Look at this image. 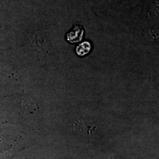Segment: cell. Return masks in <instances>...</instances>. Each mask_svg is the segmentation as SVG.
I'll list each match as a JSON object with an SVG mask.
<instances>
[{
    "instance_id": "obj_1",
    "label": "cell",
    "mask_w": 159,
    "mask_h": 159,
    "mask_svg": "<svg viewBox=\"0 0 159 159\" xmlns=\"http://www.w3.org/2000/svg\"><path fill=\"white\" fill-rule=\"evenodd\" d=\"M84 34V31L81 27L77 25L74 27L73 30L67 34V40L72 43L79 42L81 41Z\"/></svg>"
},
{
    "instance_id": "obj_2",
    "label": "cell",
    "mask_w": 159,
    "mask_h": 159,
    "mask_svg": "<svg viewBox=\"0 0 159 159\" xmlns=\"http://www.w3.org/2000/svg\"><path fill=\"white\" fill-rule=\"evenodd\" d=\"M91 44L89 41H84L77 47L75 51L78 56L83 57L88 54L91 50Z\"/></svg>"
},
{
    "instance_id": "obj_3",
    "label": "cell",
    "mask_w": 159,
    "mask_h": 159,
    "mask_svg": "<svg viewBox=\"0 0 159 159\" xmlns=\"http://www.w3.org/2000/svg\"><path fill=\"white\" fill-rule=\"evenodd\" d=\"M109 1H111V2H114V1H116L117 0H108Z\"/></svg>"
}]
</instances>
